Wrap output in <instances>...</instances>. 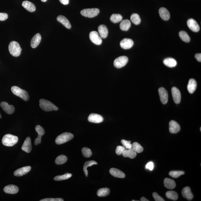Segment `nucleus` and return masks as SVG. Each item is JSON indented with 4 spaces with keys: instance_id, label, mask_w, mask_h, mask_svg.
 Wrapping results in <instances>:
<instances>
[{
    "instance_id": "1",
    "label": "nucleus",
    "mask_w": 201,
    "mask_h": 201,
    "mask_svg": "<svg viewBox=\"0 0 201 201\" xmlns=\"http://www.w3.org/2000/svg\"><path fill=\"white\" fill-rule=\"evenodd\" d=\"M39 102L40 107L44 111L50 112L58 110V108L53 103L45 99H41L40 100Z\"/></svg>"
},
{
    "instance_id": "2",
    "label": "nucleus",
    "mask_w": 201,
    "mask_h": 201,
    "mask_svg": "<svg viewBox=\"0 0 201 201\" xmlns=\"http://www.w3.org/2000/svg\"><path fill=\"white\" fill-rule=\"evenodd\" d=\"M10 54L14 57H18L21 54L22 49L20 44L15 41H12L9 45Z\"/></svg>"
},
{
    "instance_id": "3",
    "label": "nucleus",
    "mask_w": 201,
    "mask_h": 201,
    "mask_svg": "<svg viewBox=\"0 0 201 201\" xmlns=\"http://www.w3.org/2000/svg\"><path fill=\"white\" fill-rule=\"evenodd\" d=\"M18 137L11 134H7L4 136L2 139V143L4 146H12L18 142Z\"/></svg>"
},
{
    "instance_id": "4",
    "label": "nucleus",
    "mask_w": 201,
    "mask_h": 201,
    "mask_svg": "<svg viewBox=\"0 0 201 201\" xmlns=\"http://www.w3.org/2000/svg\"><path fill=\"white\" fill-rule=\"evenodd\" d=\"M11 91L13 94L18 96L23 100L27 101L29 99V96L27 92L17 86H13L11 88Z\"/></svg>"
},
{
    "instance_id": "5",
    "label": "nucleus",
    "mask_w": 201,
    "mask_h": 201,
    "mask_svg": "<svg viewBox=\"0 0 201 201\" xmlns=\"http://www.w3.org/2000/svg\"><path fill=\"white\" fill-rule=\"evenodd\" d=\"M73 134L70 133L65 132L60 134L56 139V143L57 145H61L70 141L73 138Z\"/></svg>"
},
{
    "instance_id": "6",
    "label": "nucleus",
    "mask_w": 201,
    "mask_h": 201,
    "mask_svg": "<svg viewBox=\"0 0 201 201\" xmlns=\"http://www.w3.org/2000/svg\"><path fill=\"white\" fill-rule=\"evenodd\" d=\"M100 13V10L98 8L85 9L81 12V14L84 17L94 18L97 16Z\"/></svg>"
},
{
    "instance_id": "7",
    "label": "nucleus",
    "mask_w": 201,
    "mask_h": 201,
    "mask_svg": "<svg viewBox=\"0 0 201 201\" xmlns=\"http://www.w3.org/2000/svg\"><path fill=\"white\" fill-rule=\"evenodd\" d=\"M128 59L125 56H122L115 60L114 65L115 67L117 68H121L125 66L128 63Z\"/></svg>"
},
{
    "instance_id": "8",
    "label": "nucleus",
    "mask_w": 201,
    "mask_h": 201,
    "mask_svg": "<svg viewBox=\"0 0 201 201\" xmlns=\"http://www.w3.org/2000/svg\"><path fill=\"white\" fill-rule=\"evenodd\" d=\"M89 38L93 43L97 45H100L102 43V40L96 31H92L89 34Z\"/></svg>"
},
{
    "instance_id": "9",
    "label": "nucleus",
    "mask_w": 201,
    "mask_h": 201,
    "mask_svg": "<svg viewBox=\"0 0 201 201\" xmlns=\"http://www.w3.org/2000/svg\"><path fill=\"white\" fill-rule=\"evenodd\" d=\"M159 95L162 104H167L168 101V95L167 91L163 87H161L158 90Z\"/></svg>"
},
{
    "instance_id": "10",
    "label": "nucleus",
    "mask_w": 201,
    "mask_h": 201,
    "mask_svg": "<svg viewBox=\"0 0 201 201\" xmlns=\"http://www.w3.org/2000/svg\"><path fill=\"white\" fill-rule=\"evenodd\" d=\"M173 99L176 104H180L181 100V94L180 90L176 87H172L171 89Z\"/></svg>"
},
{
    "instance_id": "11",
    "label": "nucleus",
    "mask_w": 201,
    "mask_h": 201,
    "mask_svg": "<svg viewBox=\"0 0 201 201\" xmlns=\"http://www.w3.org/2000/svg\"><path fill=\"white\" fill-rule=\"evenodd\" d=\"M187 26L191 30L194 32H199L200 27L196 20L193 19H189L187 22Z\"/></svg>"
},
{
    "instance_id": "12",
    "label": "nucleus",
    "mask_w": 201,
    "mask_h": 201,
    "mask_svg": "<svg viewBox=\"0 0 201 201\" xmlns=\"http://www.w3.org/2000/svg\"><path fill=\"white\" fill-rule=\"evenodd\" d=\"M35 131L38 134V136L35 139L34 142L35 145H37L41 143V138L45 134V131L43 128L40 125H37L35 128Z\"/></svg>"
},
{
    "instance_id": "13",
    "label": "nucleus",
    "mask_w": 201,
    "mask_h": 201,
    "mask_svg": "<svg viewBox=\"0 0 201 201\" xmlns=\"http://www.w3.org/2000/svg\"><path fill=\"white\" fill-rule=\"evenodd\" d=\"M88 120L93 123H99L102 122L104 119L102 116L97 114L92 113L90 114L88 118Z\"/></svg>"
},
{
    "instance_id": "14",
    "label": "nucleus",
    "mask_w": 201,
    "mask_h": 201,
    "mask_svg": "<svg viewBox=\"0 0 201 201\" xmlns=\"http://www.w3.org/2000/svg\"><path fill=\"white\" fill-rule=\"evenodd\" d=\"M1 106L4 111L8 114H12L14 113L15 110L14 106L10 105L8 103L5 101L2 102L1 103Z\"/></svg>"
},
{
    "instance_id": "15",
    "label": "nucleus",
    "mask_w": 201,
    "mask_h": 201,
    "mask_svg": "<svg viewBox=\"0 0 201 201\" xmlns=\"http://www.w3.org/2000/svg\"><path fill=\"white\" fill-rule=\"evenodd\" d=\"M22 150L27 153H30L32 150V145L30 137H27L25 140L23 146Z\"/></svg>"
},
{
    "instance_id": "16",
    "label": "nucleus",
    "mask_w": 201,
    "mask_h": 201,
    "mask_svg": "<svg viewBox=\"0 0 201 201\" xmlns=\"http://www.w3.org/2000/svg\"><path fill=\"white\" fill-rule=\"evenodd\" d=\"M134 44V41L130 38H125L122 40L120 43L121 47L124 49H128L131 48Z\"/></svg>"
},
{
    "instance_id": "17",
    "label": "nucleus",
    "mask_w": 201,
    "mask_h": 201,
    "mask_svg": "<svg viewBox=\"0 0 201 201\" xmlns=\"http://www.w3.org/2000/svg\"><path fill=\"white\" fill-rule=\"evenodd\" d=\"M181 128L179 125L176 122L171 120L169 123V130L170 132L172 134H177L179 132Z\"/></svg>"
},
{
    "instance_id": "18",
    "label": "nucleus",
    "mask_w": 201,
    "mask_h": 201,
    "mask_svg": "<svg viewBox=\"0 0 201 201\" xmlns=\"http://www.w3.org/2000/svg\"><path fill=\"white\" fill-rule=\"evenodd\" d=\"M30 166H26L19 168L16 170L14 172V175L15 176L21 177L28 173L31 170Z\"/></svg>"
},
{
    "instance_id": "19",
    "label": "nucleus",
    "mask_w": 201,
    "mask_h": 201,
    "mask_svg": "<svg viewBox=\"0 0 201 201\" xmlns=\"http://www.w3.org/2000/svg\"><path fill=\"white\" fill-rule=\"evenodd\" d=\"M4 190L5 193L9 194H15L18 192L19 188L14 185H9L4 187Z\"/></svg>"
},
{
    "instance_id": "20",
    "label": "nucleus",
    "mask_w": 201,
    "mask_h": 201,
    "mask_svg": "<svg viewBox=\"0 0 201 201\" xmlns=\"http://www.w3.org/2000/svg\"><path fill=\"white\" fill-rule=\"evenodd\" d=\"M181 193L183 197L188 200H191L193 199V194L191 193L190 188L189 187L184 188L182 191Z\"/></svg>"
},
{
    "instance_id": "21",
    "label": "nucleus",
    "mask_w": 201,
    "mask_h": 201,
    "mask_svg": "<svg viewBox=\"0 0 201 201\" xmlns=\"http://www.w3.org/2000/svg\"><path fill=\"white\" fill-rule=\"evenodd\" d=\"M124 157H128L134 159L137 156V153L132 147L128 149H125L122 154Z\"/></svg>"
},
{
    "instance_id": "22",
    "label": "nucleus",
    "mask_w": 201,
    "mask_h": 201,
    "mask_svg": "<svg viewBox=\"0 0 201 201\" xmlns=\"http://www.w3.org/2000/svg\"><path fill=\"white\" fill-rule=\"evenodd\" d=\"M159 14L161 18L165 21H167L169 20L170 17V15L169 12L166 8L162 7L159 10Z\"/></svg>"
},
{
    "instance_id": "23",
    "label": "nucleus",
    "mask_w": 201,
    "mask_h": 201,
    "mask_svg": "<svg viewBox=\"0 0 201 201\" xmlns=\"http://www.w3.org/2000/svg\"><path fill=\"white\" fill-rule=\"evenodd\" d=\"M41 35L40 34H36L32 38L31 41V46L32 48H35L39 45L41 40Z\"/></svg>"
},
{
    "instance_id": "24",
    "label": "nucleus",
    "mask_w": 201,
    "mask_h": 201,
    "mask_svg": "<svg viewBox=\"0 0 201 201\" xmlns=\"http://www.w3.org/2000/svg\"><path fill=\"white\" fill-rule=\"evenodd\" d=\"M110 173L112 175L117 178H125V175L120 170L115 168H112L110 170Z\"/></svg>"
},
{
    "instance_id": "25",
    "label": "nucleus",
    "mask_w": 201,
    "mask_h": 201,
    "mask_svg": "<svg viewBox=\"0 0 201 201\" xmlns=\"http://www.w3.org/2000/svg\"><path fill=\"white\" fill-rule=\"evenodd\" d=\"M197 87V84L196 80L194 79L189 80V84L187 85V89L189 93L193 94L196 91Z\"/></svg>"
},
{
    "instance_id": "26",
    "label": "nucleus",
    "mask_w": 201,
    "mask_h": 201,
    "mask_svg": "<svg viewBox=\"0 0 201 201\" xmlns=\"http://www.w3.org/2000/svg\"><path fill=\"white\" fill-rule=\"evenodd\" d=\"M98 30L100 37L106 38L108 34V29L107 26L104 25H100L98 26Z\"/></svg>"
},
{
    "instance_id": "27",
    "label": "nucleus",
    "mask_w": 201,
    "mask_h": 201,
    "mask_svg": "<svg viewBox=\"0 0 201 201\" xmlns=\"http://www.w3.org/2000/svg\"><path fill=\"white\" fill-rule=\"evenodd\" d=\"M22 6L23 8L30 12H33L36 10L35 5L29 1H23L22 3Z\"/></svg>"
},
{
    "instance_id": "28",
    "label": "nucleus",
    "mask_w": 201,
    "mask_h": 201,
    "mask_svg": "<svg viewBox=\"0 0 201 201\" xmlns=\"http://www.w3.org/2000/svg\"><path fill=\"white\" fill-rule=\"evenodd\" d=\"M57 19L59 22L61 23L63 26H65L67 29H70L71 28V25L70 22L63 15L59 16L57 17Z\"/></svg>"
},
{
    "instance_id": "29",
    "label": "nucleus",
    "mask_w": 201,
    "mask_h": 201,
    "mask_svg": "<svg viewBox=\"0 0 201 201\" xmlns=\"http://www.w3.org/2000/svg\"><path fill=\"white\" fill-rule=\"evenodd\" d=\"M164 184L167 189H173L176 187L175 181L169 178H166L164 180Z\"/></svg>"
},
{
    "instance_id": "30",
    "label": "nucleus",
    "mask_w": 201,
    "mask_h": 201,
    "mask_svg": "<svg viewBox=\"0 0 201 201\" xmlns=\"http://www.w3.org/2000/svg\"><path fill=\"white\" fill-rule=\"evenodd\" d=\"M163 63L165 66L169 67H175L177 66V62L175 59L167 58L164 60Z\"/></svg>"
},
{
    "instance_id": "31",
    "label": "nucleus",
    "mask_w": 201,
    "mask_h": 201,
    "mask_svg": "<svg viewBox=\"0 0 201 201\" xmlns=\"http://www.w3.org/2000/svg\"><path fill=\"white\" fill-rule=\"evenodd\" d=\"M131 23L129 20H125L122 22L120 24V28L121 30L127 31L129 29L131 26Z\"/></svg>"
},
{
    "instance_id": "32",
    "label": "nucleus",
    "mask_w": 201,
    "mask_h": 201,
    "mask_svg": "<svg viewBox=\"0 0 201 201\" xmlns=\"http://www.w3.org/2000/svg\"><path fill=\"white\" fill-rule=\"evenodd\" d=\"M110 193V189L107 188H105L99 189L97 192V195L100 197H103L108 196Z\"/></svg>"
},
{
    "instance_id": "33",
    "label": "nucleus",
    "mask_w": 201,
    "mask_h": 201,
    "mask_svg": "<svg viewBox=\"0 0 201 201\" xmlns=\"http://www.w3.org/2000/svg\"><path fill=\"white\" fill-rule=\"evenodd\" d=\"M166 196L168 199L173 200H177L178 199V194L174 191H169L166 192Z\"/></svg>"
},
{
    "instance_id": "34",
    "label": "nucleus",
    "mask_w": 201,
    "mask_h": 201,
    "mask_svg": "<svg viewBox=\"0 0 201 201\" xmlns=\"http://www.w3.org/2000/svg\"><path fill=\"white\" fill-rule=\"evenodd\" d=\"M97 162L94 161H88L85 162L83 170L86 176H88V171H87V168L88 167H91L94 165H97Z\"/></svg>"
},
{
    "instance_id": "35",
    "label": "nucleus",
    "mask_w": 201,
    "mask_h": 201,
    "mask_svg": "<svg viewBox=\"0 0 201 201\" xmlns=\"http://www.w3.org/2000/svg\"><path fill=\"white\" fill-rule=\"evenodd\" d=\"M179 36L182 40L186 43H189L190 41V38L188 34L185 31H181L179 33Z\"/></svg>"
},
{
    "instance_id": "36",
    "label": "nucleus",
    "mask_w": 201,
    "mask_h": 201,
    "mask_svg": "<svg viewBox=\"0 0 201 201\" xmlns=\"http://www.w3.org/2000/svg\"><path fill=\"white\" fill-rule=\"evenodd\" d=\"M67 158L64 155H60L56 158L55 160V163L57 165H62L65 163L67 162Z\"/></svg>"
},
{
    "instance_id": "37",
    "label": "nucleus",
    "mask_w": 201,
    "mask_h": 201,
    "mask_svg": "<svg viewBox=\"0 0 201 201\" xmlns=\"http://www.w3.org/2000/svg\"><path fill=\"white\" fill-rule=\"evenodd\" d=\"M131 22L135 25L139 24L141 22V19H140L139 16L138 14H135V13L131 15Z\"/></svg>"
},
{
    "instance_id": "38",
    "label": "nucleus",
    "mask_w": 201,
    "mask_h": 201,
    "mask_svg": "<svg viewBox=\"0 0 201 201\" xmlns=\"http://www.w3.org/2000/svg\"><path fill=\"white\" fill-rule=\"evenodd\" d=\"M122 16L119 14H113L110 17L111 21L114 23H119L122 21Z\"/></svg>"
},
{
    "instance_id": "39",
    "label": "nucleus",
    "mask_w": 201,
    "mask_h": 201,
    "mask_svg": "<svg viewBox=\"0 0 201 201\" xmlns=\"http://www.w3.org/2000/svg\"><path fill=\"white\" fill-rule=\"evenodd\" d=\"M72 176V174L67 173L63 175L57 176L54 177V179L55 181H62V180L68 179Z\"/></svg>"
},
{
    "instance_id": "40",
    "label": "nucleus",
    "mask_w": 201,
    "mask_h": 201,
    "mask_svg": "<svg viewBox=\"0 0 201 201\" xmlns=\"http://www.w3.org/2000/svg\"><path fill=\"white\" fill-rule=\"evenodd\" d=\"M136 153H141L143 150V148L140 144L137 142H134L133 143L132 147Z\"/></svg>"
},
{
    "instance_id": "41",
    "label": "nucleus",
    "mask_w": 201,
    "mask_h": 201,
    "mask_svg": "<svg viewBox=\"0 0 201 201\" xmlns=\"http://www.w3.org/2000/svg\"><path fill=\"white\" fill-rule=\"evenodd\" d=\"M184 173V172L183 171H171L169 172V175L173 178H178Z\"/></svg>"
},
{
    "instance_id": "42",
    "label": "nucleus",
    "mask_w": 201,
    "mask_h": 201,
    "mask_svg": "<svg viewBox=\"0 0 201 201\" xmlns=\"http://www.w3.org/2000/svg\"><path fill=\"white\" fill-rule=\"evenodd\" d=\"M82 153L84 157L86 158H89L92 155L91 149L88 148L84 147L82 149Z\"/></svg>"
},
{
    "instance_id": "43",
    "label": "nucleus",
    "mask_w": 201,
    "mask_h": 201,
    "mask_svg": "<svg viewBox=\"0 0 201 201\" xmlns=\"http://www.w3.org/2000/svg\"><path fill=\"white\" fill-rule=\"evenodd\" d=\"M121 142L124 147L127 149H129L132 147V145L131 143V141H127L125 140H122Z\"/></svg>"
},
{
    "instance_id": "44",
    "label": "nucleus",
    "mask_w": 201,
    "mask_h": 201,
    "mask_svg": "<svg viewBox=\"0 0 201 201\" xmlns=\"http://www.w3.org/2000/svg\"><path fill=\"white\" fill-rule=\"evenodd\" d=\"M125 150V148L124 146H118L116 147V153L117 155L120 156V155H122Z\"/></svg>"
},
{
    "instance_id": "45",
    "label": "nucleus",
    "mask_w": 201,
    "mask_h": 201,
    "mask_svg": "<svg viewBox=\"0 0 201 201\" xmlns=\"http://www.w3.org/2000/svg\"><path fill=\"white\" fill-rule=\"evenodd\" d=\"M153 197L155 201H164L165 200L161 197L159 196L158 194L156 192H154L153 194Z\"/></svg>"
},
{
    "instance_id": "46",
    "label": "nucleus",
    "mask_w": 201,
    "mask_h": 201,
    "mask_svg": "<svg viewBox=\"0 0 201 201\" xmlns=\"http://www.w3.org/2000/svg\"><path fill=\"white\" fill-rule=\"evenodd\" d=\"M62 198H46L41 200L40 201H63Z\"/></svg>"
},
{
    "instance_id": "47",
    "label": "nucleus",
    "mask_w": 201,
    "mask_h": 201,
    "mask_svg": "<svg viewBox=\"0 0 201 201\" xmlns=\"http://www.w3.org/2000/svg\"><path fill=\"white\" fill-rule=\"evenodd\" d=\"M154 168V164L153 162H148L146 165V169L150 170V171L153 170Z\"/></svg>"
},
{
    "instance_id": "48",
    "label": "nucleus",
    "mask_w": 201,
    "mask_h": 201,
    "mask_svg": "<svg viewBox=\"0 0 201 201\" xmlns=\"http://www.w3.org/2000/svg\"><path fill=\"white\" fill-rule=\"evenodd\" d=\"M8 18V15L5 13H0V21H4Z\"/></svg>"
},
{
    "instance_id": "49",
    "label": "nucleus",
    "mask_w": 201,
    "mask_h": 201,
    "mask_svg": "<svg viewBox=\"0 0 201 201\" xmlns=\"http://www.w3.org/2000/svg\"><path fill=\"white\" fill-rule=\"evenodd\" d=\"M195 58L197 60V61L199 62H201V54H195Z\"/></svg>"
},
{
    "instance_id": "50",
    "label": "nucleus",
    "mask_w": 201,
    "mask_h": 201,
    "mask_svg": "<svg viewBox=\"0 0 201 201\" xmlns=\"http://www.w3.org/2000/svg\"><path fill=\"white\" fill-rule=\"evenodd\" d=\"M61 3L64 5H67L69 3V0H59Z\"/></svg>"
},
{
    "instance_id": "51",
    "label": "nucleus",
    "mask_w": 201,
    "mask_h": 201,
    "mask_svg": "<svg viewBox=\"0 0 201 201\" xmlns=\"http://www.w3.org/2000/svg\"><path fill=\"white\" fill-rule=\"evenodd\" d=\"M140 200L141 201H149V200H148L147 199H146V198L143 197L141 198Z\"/></svg>"
},
{
    "instance_id": "52",
    "label": "nucleus",
    "mask_w": 201,
    "mask_h": 201,
    "mask_svg": "<svg viewBox=\"0 0 201 201\" xmlns=\"http://www.w3.org/2000/svg\"><path fill=\"white\" fill-rule=\"evenodd\" d=\"M41 1L43 2H46L47 0H41Z\"/></svg>"
},
{
    "instance_id": "53",
    "label": "nucleus",
    "mask_w": 201,
    "mask_h": 201,
    "mask_svg": "<svg viewBox=\"0 0 201 201\" xmlns=\"http://www.w3.org/2000/svg\"><path fill=\"white\" fill-rule=\"evenodd\" d=\"M1 118H2V116H1V114H0V119Z\"/></svg>"
},
{
    "instance_id": "54",
    "label": "nucleus",
    "mask_w": 201,
    "mask_h": 201,
    "mask_svg": "<svg viewBox=\"0 0 201 201\" xmlns=\"http://www.w3.org/2000/svg\"><path fill=\"white\" fill-rule=\"evenodd\" d=\"M200 131H201V128H200Z\"/></svg>"
}]
</instances>
